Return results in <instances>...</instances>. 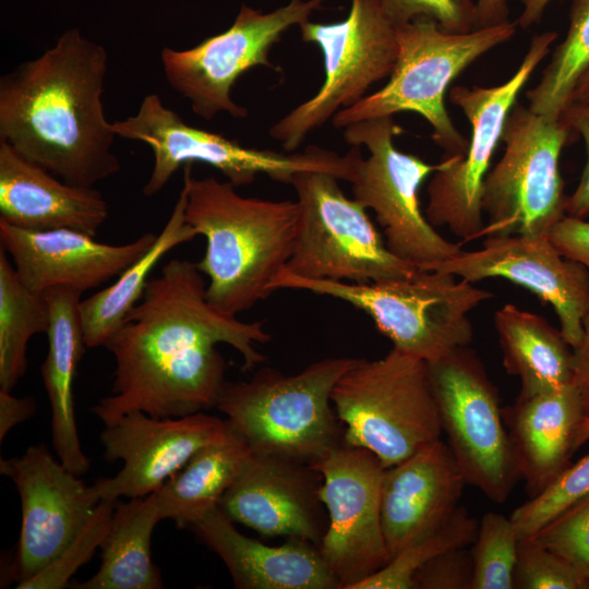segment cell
<instances>
[{"label": "cell", "instance_id": "6da1fadb", "mask_svg": "<svg viewBox=\"0 0 589 589\" xmlns=\"http://www.w3.org/2000/svg\"><path fill=\"white\" fill-rule=\"evenodd\" d=\"M204 277L196 262L166 263L105 345L116 362L112 389L92 408L105 425L133 411L181 418L216 407L227 368L217 344L233 347L244 371L266 360L255 349L271 340L263 322L211 304Z\"/></svg>", "mask_w": 589, "mask_h": 589}, {"label": "cell", "instance_id": "7a4b0ae2", "mask_svg": "<svg viewBox=\"0 0 589 589\" xmlns=\"http://www.w3.org/2000/svg\"><path fill=\"white\" fill-rule=\"evenodd\" d=\"M108 55L77 28L0 79V140L64 182L85 188L117 175V136L103 94Z\"/></svg>", "mask_w": 589, "mask_h": 589}, {"label": "cell", "instance_id": "3957f363", "mask_svg": "<svg viewBox=\"0 0 589 589\" xmlns=\"http://www.w3.org/2000/svg\"><path fill=\"white\" fill-rule=\"evenodd\" d=\"M185 221L205 238L197 268L208 278L206 298L224 313L251 309L272 292L291 257L298 233V202L240 195L229 181L193 178L184 166Z\"/></svg>", "mask_w": 589, "mask_h": 589}, {"label": "cell", "instance_id": "277c9868", "mask_svg": "<svg viewBox=\"0 0 589 589\" xmlns=\"http://www.w3.org/2000/svg\"><path fill=\"white\" fill-rule=\"evenodd\" d=\"M356 360L326 358L292 375L262 368L249 381L226 382L216 408L254 454L313 465L344 442L332 392Z\"/></svg>", "mask_w": 589, "mask_h": 589}, {"label": "cell", "instance_id": "5b68a950", "mask_svg": "<svg viewBox=\"0 0 589 589\" xmlns=\"http://www.w3.org/2000/svg\"><path fill=\"white\" fill-rule=\"evenodd\" d=\"M472 284L437 271L358 284L303 278L283 268L272 288L306 290L346 301L370 315L393 348L432 363L472 341L468 314L493 297Z\"/></svg>", "mask_w": 589, "mask_h": 589}, {"label": "cell", "instance_id": "8992f818", "mask_svg": "<svg viewBox=\"0 0 589 589\" xmlns=\"http://www.w3.org/2000/svg\"><path fill=\"white\" fill-rule=\"evenodd\" d=\"M517 22L468 33L443 31L434 21L418 17L397 26L398 56L387 83L333 117L337 129L350 124L416 112L432 128L431 137L445 154H465L468 140L448 115L445 95L454 80L484 53L510 40Z\"/></svg>", "mask_w": 589, "mask_h": 589}, {"label": "cell", "instance_id": "52a82bcc", "mask_svg": "<svg viewBox=\"0 0 589 589\" xmlns=\"http://www.w3.org/2000/svg\"><path fill=\"white\" fill-rule=\"evenodd\" d=\"M332 402L344 442L370 450L384 468L443 433L428 363L396 348L376 360L357 359L335 384Z\"/></svg>", "mask_w": 589, "mask_h": 589}, {"label": "cell", "instance_id": "ba28073f", "mask_svg": "<svg viewBox=\"0 0 589 589\" xmlns=\"http://www.w3.org/2000/svg\"><path fill=\"white\" fill-rule=\"evenodd\" d=\"M116 135L148 145L153 169L142 192L158 194L181 166L207 164L219 170L236 188L252 183L260 173L291 184L299 172L316 171L351 182L361 156L360 146L345 155L315 145L301 153H279L245 147L221 134L192 127L167 108L157 94L145 96L135 115L112 122Z\"/></svg>", "mask_w": 589, "mask_h": 589}, {"label": "cell", "instance_id": "9c48e42d", "mask_svg": "<svg viewBox=\"0 0 589 589\" xmlns=\"http://www.w3.org/2000/svg\"><path fill=\"white\" fill-rule=\"evenodd\" d=\"M575 134L563 116L550 118L515 103L502 133L504 153L484 180L486 223L479 238L549 236L566 215L560 158Z\"/></svg>", "mask_w": 589, "mask_h": 589}, {"label": "cell", "instance_id": "30bf717a", "mask_svg": "<svg viewBox=\"0 0 589 589\" xmlns=\"http://www.w3.org/2000/svg\"><path fill=\"white\" fill-rule=\"evenodd\" d=\"M333 175L297 173L300 218L285 269L310 279L376 283L404 279L420 271L394 255L359 202L348 199Z\"/></svg>", "mask_w": 589, "mask_h": 589}, {"label": "cell", "instance_id": "8fae6325", "mask_svg": "<svg viewBox=\"0 0 589 589\" xmlns=\"http://www.w3.org/2000/svg\"><path fill=\"white\" fill-rule=\"evenodd\" d=\"M401 128L393 117L360 121L345 128L351 146L364 145L352 185L353 200L371 208L384 229L388 250L420 271L458 255L462 249L442 237L421 211L419 191L426 178L444 166L434 165L396 148L394 139Z\"/></svg>", "mask_w": 589, "mask_h": 589}, {"label": "cell", "instance_id": "7c38bea8", "mask_svg": "<svg viewBox=\"0 0 589 589\" xmlns=\"http://www.w3.org/2000/svg\"><path fill=\"white\" fill-rule=\"evenodd\" d=\"M299 27L302 40L321 49L325 75L313 97L269 129L271 137L286 152L294 151L310 132L366 96L373 84L390 75L398 56L397 26L381 0H351L344 21L308 20Z\"/></svg>", "mask_w": 589, "mask_h": 589}, {"label": "cell", "instance_id": "4fadbf2b", "mask_svg": "<svg viewBox=\"0 0 589 589\" xmlns=\"http://www.w3.org/2000/svg\"><path fill=\"white\" fill-rule=\"evenodd\" d=\"M557 33L546 31L532 37L516 72L491 87L456 85L448 92L471 125L465 154H445L444 166L428 183L425 217L433 227H447L462 242L479 239L484 227L483 184L493 155L502 142L507 116L533 71L549 55Z\"/></svg>", "mask_w": 589, "mask_h": 589}, {"label": "cell", "instance_id": "5bb4252c", "mask_svg": "<svg viewBox=\"0 0 589 589\" xmlns=\"http://www.w3.org/2000/svg\"><path fill=\"white\" fill-rule=\"evenodd\" d=\"M428 369L442 431L467 484L495 503L505 502L520 473L497 388L483 363L466 346Z\"/></svg>", "mask_w": 589, "mask_h": 589}, {"label": "cell", "instance_id": "9a60e30c", "mask_svg": "<svg viewBox=\"0 0 589 589\" xmlns=\"http://www.w3.org/2000/svg\"><path fill=\"white\" fill-rule=\"evenodd\" d=\"M325 1L291 0L267 13L242 4L232 25L223 33L189 49L161 50L169 86L187 98L192 111L205 120L220 112L247 118L248 109L231 97L236 81L254 67L276 70L268 59L273 45L291 26L308 21Z\"/></svg>", "mask_w": 589, "mask_h": 589}, {"label": "cell", "instance_id": "2e32d148", "mask_svg": "<svg viewBox=\"0 0 589 589\" xmlns=\"http://www.w3.org/2000/svg\"><path fill=\"white\" fill-rule=\"evenodd\" d=\"M311 466L322 476L328 518L318 551L340 589H353L390 560L381 517L385 468L370 450L345 442Z\"/></svg>", "mask_w": 589, "mask_h": 589}, {"label": "cell", "instance_id": "e0dca14e", "mask_svg": "<svg viewBox=\"0 0 589 589\" xmlns=\"http://www.w3.org/2000/svg\"><path fill=\"white\" fill-rule=\"evenodd\" d=\"M1 474L15 484L22 524L10 578L22 584L50 565L86 526L100 502L44 445L29 446L20 456L0 460Z\"/></svg>", "mask_w": 589, "mask_h": 589}, {"label": "cell", "instance_id": "ac0fdd59", "mask_svg": "<svg viewBox=\"0 0 589 589\" xmlns=\"http://www.w3.org/2000/svg\"><path fill=\"white\" fill-rule=\"evenodd\" d=\"M426 271H437L476 283L504 278L520 285L551 304L561 332L575 350L582 337L589 310V271L564 256L549 236L507 235L485 237L482 248L461 251Z\"/></svg>", "mask_w": 589, "mask_h": 589}, {"label": "cell", "instance_id": "d6986e66", "mask_svg": "<svg viewBox=\"0 0 589 589\" xmlns=\"http://www.w3.org/2000/svg\"><path fill=\"white\" fill-rule=\"evenodd\" d=\"M227 431L226 419L204 412L181 418H154L141 411L105 425L104 458L123 467L94 485L100 501L144 497L179 472L202 447Z\"/></svg>", "mask_w": 589, "mask_h": 589}, {"label": "cell", "instance_id": "ffe728a7", "mask_svg": "<svg viewBox=\"0 0 589 589\" xmlns=\"http://www.w3.org/2000/svg\"><path fill=\"white\" fill-rule=\"evenodd\" d=\"M322 480L311 465L253 453L218 507L262 536L318 545L328 524L320 497Z\"/></svg>", "mask_w": 589, "mask_h": 589}, {"label": "cell", "instance_id": "44dd1931", "mask_svg": "<svg viewBox=\"0 0 589 589\" xmlns=\"http://www.w3.org/2000/svg\"><path fill=\"white\" fill-rule=\"evenodd\" d=\"M156 238L145 232L131 242L109 244L73 229L26 230L0 219V247L20 279L39 292L56 286L83 293L97 288L142 257Z\"/></svg>", "mask_w": 589, "mask_h": 589}, {"label": "cell", "instance_id": "7402d4cb", "mask_svg": "<svg viewBox=\"0 0 589 589\" xmlns=\"http://www.w3.org/2000/svg\"><path fill=\"white\" fill-rule=\"evenodd\" d=\"M466 484L441 438L385 468L381 517L390 558L441 529L459 507Z\"/></svg>", "mask_w": 589, "mask_h": 589}, {"label": "cell", "instance_id": "603a6c76", "mask_svg": "<svg viewBox=\"0 0 589 589\" xmlns=\"http://www.w3.org/2000/svg\"><path fill=\"white\" fill-rule=\"evenodd\" d=\"M189 528L220 557L236 588L340 589L312 542L287 538L267 545L242 534L218 506Z\"/></svg>", "mask_w": 589, "mask_h": 589}, {"label": "cell", "instance_id": "cb8c5ba5", "mask_svg": "<svg viewBox=\"0 0 589 589\" xmlns=\"http://www.w3.org/2000/svg\"><path fill=\"white\" fill-rule=\"evenodd\" d=\"M109 206L94 188L69 184L0 140V219L26 230L97 233Z\"/></svg>", "mask_w": 589, "mask_h": 589}, {"label": "cell", "instance_id": "d4e9b609", "mask_svg": "<svg viewBox=\"0 0 589 589\" xmlns=\"http://www.w3.org/2000/svg\"><path fill=\"white\" fill-rule=\"evenodd\" d=\"M502 412L520 478L533 497L570 465L578 429L588 414L582 393L574 382L517 397Z\"/></svg>", "mask_w": 589, "mask_h": 589}, {"label": "cell", "instance_id": "484cf974", "mask_svg": "<svg viewBox=\"0 0 589 589\" xmlns=\"http://www.w3.org/2000/svg\"><path fill=\"white\" fill-rule=\"evenodd\" d=\"M45 292L50 323L41 377L51 408L52 444L58 459L80 477L91 466L81 446L73 396L76 370L87 348L80 314L83 292L69 286Z\"/></svg>", "mask_w": 589, "mask_h": 589}, {"label": "cell", "instance_id": "4316f807", "mask_svg": "<svg viewBox=\"0 0 589 589\" xmlns=\"http://www.w3.org/2000/svg\"><path fill=\"white\" fill-rule=\"evenodd\" d=\"M494 325L506 372L520 380L518 397L526 398L575 382V356L561 329L544 317L505 304Z\"/></svg>", "mask_w": 589, "mask_h": 589}, {"label": "cell", "instance_id": "83f0119b", "mask_svg": "<svg viewBox=\"0 0 589 589\" xmlns=\"http://www.w3.org/2000/svg\"><path fill=\"white\" fill-rule=\"evenodd\" d=\"M252 454L248 443L227 422L223 436L199 449L179 472L153 492L161 519L190 527L218 506Z\"/></svg>", "mask_w": 589, "mask_h": 589}, {"label": "cell", "instance_id": "f1b7e54d", "mask_svg": "<svg viewBox=\"0 0 589 589\" xmlns=\"http://www.w3.org/2000/svg\"><path fill=\"white\" fill-rule=\"evenodd\" d=\"M163 520L155 497L116 502L108 531L100 544L101 562L96 574L75 584L79 589H160L161 574L152 561L155 526Z\"/></svg>", "mask_w": 589, "mask_h": 589}, {"label": "cell", "instance_id": "f546056e", "mask_svg": "<svg viewBox=\"0 0 589 589\" xmlns=\"http://www.w3.org/2000/svg\"><path fill=\"white\" fill-rule=\"evenodd\" d=\"M187 190L182 187L173 209L151 249L127 267L108 287L82 299L80 314L87 348L105 347L142 298L151 273L173 248L197 235L185 221Z\"/></svg>", "mask_w": 589, "mask_h": 589}, {"label": "cell", "instance_id": "4dcf8cb0", "mask_svg": "<svg viewBox=\"0 0 589 589\" xmlns=\"http://www.w3.org/2000/svg\"><path fill=\"white\" fill-rule=\"evenodd\" d=\"M50 323L46 292L28 288L0 247V389L12 390L27 369V346Z\"/></svg>", "mask_w": 589, "mask_h": 589}, {"label": "cell", "instance_id": "1f68e13d", "mask_svg": "<svg viewBox=\"0 0 589 589\" xmlns=\"http://www.w3.org/2000/svg\"><path fill=\"white\" fill-rule=\"evenodd\" d=\"M589 70V0H573L565 38L554 48L539 82L526 93L536 113L561 118L573 91Z\"/></svg>", "mask_w": 589, "mask_h": 589}, {"label": "cell", "instance_id": "d6a6232c", "mask_svg": "<svg viewBox=\"0 0 589 589\" xmlns=\"http://www.w3.org/2000/svg\"><path fill=\"white\" fill-rule=\"evenodd\" d=\"M477 531L476 519L459 506L441 529L401 550L353 589H413V576L422 566L445 551L469 546L474 542Z\"/></svg>", "mask_w": 589, "mask_h": 589}, {"label": "cell", "instance_id": "836d02e7", "mask_svg": "<svg viewBox=\"0 0 589 589\" xmlns=\"http://www.w3.org/2000/svg\"><path fill=\"white\" fill-rule=\"evenodd\" d=\"M519 538L509 518L488 512L478 524L471 556V589H515L514 572Z\"/></svg>", "mask_w": 589, "mask_h": 589}, {"label": "cell", "instance_id": "e575fe53", "mask_svg": "<svg viewBox=\"0 0 589 589\" xmlns=\"http://www.w3.org/2000/svg\"><path fill=\"white\" fill-rule=\"evenodd\" d=\"M589 494V454L566 467L542 492L530 497L512 514L520 539L539 529Z\"/></svg>", "mask_w": 589, "mask_h": 589}, {"label": "cell", "instance_id": "d590c367", "mask_svg": "<svg viewBox=\"0 0 589 589\" xmlns=\"http://www.w3.org/2000/svg\"><path fill=\"white\" fill-rule=\"evenodd\" d=\"M117 501H100L86 526L67 549L39 574L15 587L17 589H59L67 586L71 576L91 558L96 549L100 548Z\"/></svg>", "mask_w": 589, "mask_h": 589}, {"label": "cell", "instance_id": "8d00e7d4", "mask_svg": "<svg viewBox=\"0 0 589 589\" xmlns=\"http://www.w3.org/2000/svg\"><path fill=\"white\" fill-rule=\"evenodd\" d=\"M589 580V494L528 537Z\"/></svg>", "mask_w": 589, "mask_h": 589}, {"label": "cell", "instance_id": "74e56055", "mask_svg": "<svg viewBox=\"0 0 589 589\" xmlns=\"http://www.w3.org/2000/svg\"><path fill=\"white\" fill-rule=\"evenodd\" d=\"M514 588L589 589V580L554 552L524 538L518 543Z\"/></svg>", "mask_w": 589, "mask_h": 589}, {"label": "cell", "instance_id": "f35d334b", "mask_svg": "<svg viewBox=\"0 0 589 589\" xmlns=\"http://www.w3.org/2000/svg\"><path fill=\"white\" fill-rule=\"evenodd\" d=\"M381 1L385 14L396 26L426 17L449 33H468L479 28L476 0Z\"/></svg>", "mask_w": 589, "mask_h": 589}, {"label": "cell", "instance_id": "ab89813d", "mask_svg": "<svg viewBox=\"0 0 589 589\" xmlns=\"http://www.w3.org/2000/svg\"><path fill=\"white\" fill-rule=\"evenodd\" d=\"M473 564L468 546L445 551L413 576V589H471Z\"/></svg>", "mask_w": 589, "mask_h": 589}, {"label": "cell", "instance_id": "60d3db41", "mask_svg": "<svg viewBox=\"0 0 589 589\" xmlns=\"http://www.w3.org/2000/svg\"><path fill=\"white\" fill-rule=\"evenodd\" d=\"M562 116L584 140L587 154L579 183L573 193L567 195L565 213L572 217L589 219V108L570 105Z\"/></svg>", "mask_w": 589, "mask_h": 589}, {"label": "cell", "instance_id": "b9f144b4", "mask_svg": "<svg viewBox=\"0 0 589 589\" xmlns=\"http://www.w3.org/2000/svg\"><path fill=\"white\" fill-rule=\"evenodd\" d=\"M556 249L589 271V219L565 215L549 233Z\"/></svg>", "mask_w": 589, "mask_h": 589}, {"label": "cell", "instance_id": "7bdbcfd3", "mask_svg": "<svg viewBox=\"0 0 589 589\" xmlns=\"http://www.w3.org/2000/svg\"><path fill=\"white\" fill-rule=\"evenodd\" d=\"M35 411L34 398H19L13 396L10 390L0 389V441L15 425L33 417Z\"/></svg>", "mask_w": 589, "mask_h": 589}, {"label": "cell", "instance_id": "ee69618b", "mask_svg": "<svg viewBox=\"0 0 589 589\" xmlns=\"http://www.w3.org/2000/svg\"><path fill=\"white\" fill-rule=\"evenodd\" d=\"M582 329L581 341L574 350L575 383L582 393L589 416V310L584 318Z\"/></svg>", "mask_w": 589, "mask_h": 589}, {"label": "cell", "instance_id": "f6af8a7d", "mask_svg": "<svg viewBox=\"0 0 589 589\" xmlns=\"http://www.w3.org/2000/svg\"><path fill=\"white\" fill-rule=\"evenodd\" d=\"M478 12V26L489 27L509 20L507 0H476Z\"/></svg>", "mask_w": 589, "mask_h": 589}, {"label": "cell", "instance_id": "bcb514c9", "mask_svg": "<svg viewBox=\"0 0 589 589\" xmlns=\"http://www.w3.org/2000/svg\"><path fill=\"white\" fill-rule=\"evenodd\" d=\"M522 5V11L516 20L518 26L528 28L542 19L548 5L553 0H516Z\"/></svg>", "mask_w": 589, "mask_h": 589}, {"label": "cell", "instance_id": "7dc6e473", "mask_svg": "<svg viewBox=\"0 0 589 589\" xmlns=\"http://www.w3.org/2000/svg\"><path fill=\"white\" fill-rule=\"evenodd\" d=\"M582 106L589 108V70L580 77L576 84L569 105Z\"/></svg>", "mask_w": 589, "mask_h": 589}, {"label": "cell", "instance_id": "c3c4849f", "mask_svg": "<svg viewBox=\"0 0 589 589\" xmlns=\"http://www.w3.org/2000/svg\"><path fill=\"white\" fill-rule=\"evenodd\" d=\"M589 440V416L582 420L575 441V448H579L584 443Z\"/></svg>", "mask_w": 589, "mask_h": 589}]
</instances>
